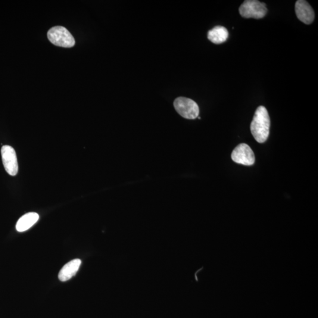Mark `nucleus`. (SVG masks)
<instances>
[{"label": "nucleus", "mask_w": 318, "mask_h": 318, "mask_svg": "<svg viewBox=\"0 0 318 318\" xmlns=\"http://www.w3.org/2000/svg\"><path fill=\"white\" fill-rule=\"evenodd\" d=\"M173 105L177 113L187 119H195L199 116V106L191 99L180 97L174 101Z\"/></svg>", "instance_id": "4"}, {"label": "nucleus", "mask_w": 318, "mask_h": 318, "mask_svg": "<svg viewBox=\"0 0 318 318\" xmlns=\"http://www.w3.org/2000/svg\"><path fill=\"white\" fill-rule=\"evenodd\" d=\"M270 120L266 108L264 106L258 107L255 111L251 124V131L258 143H263L269 137Z\"/></svg>", "instance_id": "1"}, {"label": "nucleus", "mask_w": 318, "mask_h": 318, "mask_svg": "<svg viewBox=\"0 0 318 318\" xmlns=\"http://www.w3.org/2000/svg\"><path fill=\"white\" fill-rule=\"evenodd\" d=\"M231 158L235 163L245 166H252L255 161L253 151L245 143H241L233 150Z\"/></svg>", "instance_id": "5"}, {"label": "nucleus", "mask_w": 318, "mask_h": 318, "mask_svg": "<svg viewBox=\"0 0 318 318\" xmlns=\"http://www.w3.org/2000/svg\"><path fill=\"white\" fill-rule=\"evenodd\" d=\"M295 12L298 19L305 24H310L314 20V11L307 1L298 0L296 2Z\"/></svg>", "instance_id": "7"}, {"label": "nucleus", "mask_w": 318, "mask_h": 318, "mask_svg": "<svg viewBox=\"0 0 318 318\" xmlns=\"http://www.w3.org/2000/svg\"><path fill=\"white\" fill-rule=\"evenodd\" d=\"M48 39L53 45L64 48H71L75 45V40L66 28L55 26L50 29Z\"/></svg>", "instance_id": "2"}, {"label": "nucleus", "mask_w": 318, "mask_h": 318, "mask_svg": "<svg viewBox=\"0 0 318 318\" xmlns=\"http://www.w3.org/2000/svg\"><path fill=\"white\" fill-rule=\"evenodd\" d=\"M266 4L257 0H246L240 6L239 13L245 18L260 19L267 13Z\"/></svg>", "instance_id": "3"}, {"label": "nucleus", "mask_w": 318, "mask_h": 318, "mask_svg": "<svg viewBox=\"0 0 318 318\" xmlns=\"http://www.w3.org/2000/svg\"><path fill=\"white\" fill-rule=\"evenodd\" d=\"M82 261L79 259H75L65 264L58 273V279L61 282H65L72 278L79 270Z\"/></svg>", "instance_id": "8"}, {"label": "nucleus", "mask_w": 318, "mask_h": 318, "mask_svg": "<svg viewBox=\"0 0 318 318\" xmlns=\"http://www.w3.org/2000/svg\"><path fill=\"white\" fill-rule=\"evenodd\" d=\"M228 31L223 26H216L208 32V38L216 45L225 42L228 38Z\"/></svg>", "instance_id": "10"}, {"label": "nucleus", "mask_w": 318, "mask_h": 318, "mask_svg": "<svg viewBox=\"0 0 318 318\" xmlns=\"http://www.w3.org/2000/svg\"><path fill=\"white\" fill-rule=\"evenodd\" d=\"M1 157L5 170L12 176L16 175L18 165L16 153L10 146H3L1 148Z\"/></svg>", "instance_id": "6"}, {"label": "nucleus", "mask_w": 318, "mask_h": 318, "mask_svg": "<svg viewBox=\"0 0 318 318\" xmlns=\"http://www.w3.org/2000/svg\"><path fill=\"white\" fill-rule=\"evenodd\" d=\"M39 219V215L35 212H30L20 218L16 224V229L18 232L26 231L36 223Z\"/></svg>", "instance_id": "9"}]
</instances>
